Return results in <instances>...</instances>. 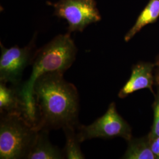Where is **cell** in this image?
<instances>
[{"label":"cell","instance_id":"obj_14","mask_svg":"<svg viewBox=\"0 0 159 159\" xmlns=\"http://www.w3.org/2000/svg\"><path fill=\"white\" fill-rule=\"evenodd\" d=\"M150 148L154 155L157 159H159V137L154 139L153 142L152 143Z\"/></svg>","mask_w":159,"mask_h":159},{"label":"cell","instance_id":"obj_6","mask_svg":"<svg viewBox=\"0 0 159 159\" xmlns=\"http://www.w3.org/2000/svg\"><path fill=\"white\" fill-rule=\"evenodd\" d=\"M0 82L20 87L24 69L33 63L36 51L35 38L24 47L18 46L7 48L0 43Z\"/></svg>","mask_w":159,"mask_h":159},{"label":"cell","instance_id":"obj_13","mask_svg":"<svg viewBox=\"0 0 159 159\" xmlns=\"http://www.w3.org/2000/svg\"><path fill=\"white\" fill-rule=\"evenodd\" d=\"M158 137H159V96L154 106L153 125L150 134V139L153 140Z\"/></svg>","mask_w":159,"mask_h":159},{"label":"cell","instance_id":"obj_7","mask_svg":"<svg viewBox=\"0 0 159 159\" xmlns=\"http://www.w3.org/2000/svg\"><path fill=\"white\" fill-rule=\"evenodd\" d=\"M153 67V65L149 63H140L136 65L133 68L130 78L120 91L119 97L125 98L139 90L152 89Z\"/></svg>","mask_w":159,"mask_h":159},{"label":"cell","instance_id":"obj_12","mask_svg":"<svg viewBox=\"0 0 159 159\" xmlns=\"http://www.w3.org/2000/svg\"><path fill=\"white\" fill-rule=\"evenodd\" d=\"M125 159H156L151 150L145 143L140 141L131 142L127 148Z\"/></svg>","mask_w":159,"mask_h":159},{"label":"cell","instance_id":"obj_5","mask_svg":"<svg viewBox=\"0 0 159 159\" xmlns=\"http://www.w3.org/2000/svg\"><path fill=\"white\" fill-rule=\"evenodd\" d=\"M77 132L80 142L94 138L111 139L121 137L130 140L131 137L130 126L117 113L113 102L102 116L89 125H79Z\"/></svg>","mask_w":159,"mask_h":159},{"label":"cell","instance_id":"obj_15","mask_svg":"<svg viewBox=\"0 0 159 159\" xmlns=\"http://www.w3.org/2000/svg\"><path fill=\"white\" fill-rule=\"evenodd\" d=\"M158 78H159V75L158 76Z\"/></svg>","mask_w":159,"mask_h":159},{"label":"cell","instance_id":"obj_3","mask_svg":"<svg viewBox=\"0 0 159 159\" xmlns=\"http://www.w3.org/2000/svg\"><path fill=\"white\" fill-rule=\"evenodd\" d=\"M39 131L23 113H1L0 159H27Z\"/></svg>","mask_w":159,"mask_h":159},{"label":"cell","instance_id":"obj_8","mask_svg":"<svg viewBox=\"0 0 159 159\" xmlns=\"http://www.w3.org/2000/svg\"><path fill=\"white\" fill-rule=\"evenodd\" d=\"M49 131L40 130L36 140L31 148L27 159H65L62 150L51 144L48 139Z\"/></svg>","mask_w":159,"mask_h":159},{"label":"cell","instance_id":"obj_10","mask_svg":"<svg viewBox=\"0 0 159 159\" xmlns=\"http://www.w3.org/2000/svg\"><path fill=\"white\" fill-rule=\"evenodd\" d=\"M159 17V0H150L137 18L136 21L125 37L126 42L130 40L148 24L154 23Z\"/></svg>","mask_w":159,"mask_h":159},{"label":"cell","instance_id":"obj_4","mask_svg":"<svg viewBox=\"0 0 159 159\" xmlns=\"http://www.w3.org/2000/svg\"><path fill=\"white\" fill-rule=\"evenodd\" d=\"M48 4L53 7L55 16L67 21L69 33L82 32L89 25L102 19L95 0H59Z\"/></svg>","mask_w":159,"mask_h":159},{"label":"cell","instance_id":"obj_11","mask_svg":"<svg viewBox=\"0 0 159 159\" xmlns=\"http://www.w3.org/2000/svg\"><path fill=\"white\" fill-rule=\"evenodd\" d=\"M77 127L68 126L63 129L66 138V143L63 152L66 159H85L84 155L80 148V144L81 142L77 135Z\"/></svg>","mask_w":159,"mask_h":159},{"label":"cell","instance_id":"obj_1","mask_svg":"<svg viewBox=\"0 0 159 159\" xmlns=\"http://www.w3.org/2000/svg\"><path fill=\"white\" fill-rule=\"evenodd\" d=\"M59 71L42 74L33 86L38 130L77 127L79 96L74 84L64 79Z\"/></svg>","mask_w":159,"mask_h":159},{"label":"cell","instance_id":"obj_2","mask_svg":"<svg viewBox=\"0 0 159 159\" xmlns=\"http://www.w3.org/2000/svg\"><path fill=\"white\" fill-rule=\"evenodd\" d=\"M77 48L70 33L60 34L35 52L32 72L29 79L19 87V93L25 106V116L35 127L36 110L33 86L42 74L59 71L64 73L74 63Z\"/></svg>","mask_w":159,"mask_h":159},{"label":"cell","instance_id":"obj_9","mask_svg":"<svg viewBox=\"0 0 159 159\" xmlns=\"http://www.w3.org/2000/svg\"><path fill=\"white\" fill-rule=\"evenodd\" d=\"M19 87H7L6 83L0 82L1 113H21L25 116V106L20 95Z\"/></svg>","mask_w":159,"mask_h":159}]
</instances>
